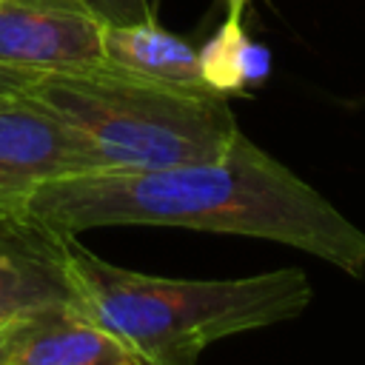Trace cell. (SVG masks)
Masks as SVG:
<instances>
[{"label": "cell", "mask_w": 365, "mask_h": 365, "mask_svg": "<svg viewBox=\"0 0 365 365\" xmlns=\"http://www.w3.org/2000/svg\"><path fill=\"white\" fill-rule=\"evenodd\" d=\"M29 217L60 234L160 225L257 237L365 277V231L242 131L214 160L54 180L31 197Z\"/></svg>", "instance_id": "1"}, {"label": "cell", "mask_w": 365, "mask_h": 365, "mask_svg": "<svg viewBox=\"0 0 365 365\" xmlns=\"http://www.w3.org/2000/svg\"><path fill=\"white\" fill-rule=\"evenodd\" d=\"M63 262L74 308L120 336L143 365H197L200 354L242 331L297 319L314 297L302 268L237 279H171L114 265L66 234Z\"/></svg>", "instance_id": "2"}, {"label": "cell", "mask_w": 365, "mask_h": 365, "mask_svg": "<svg viewBox=\"0 0 365 365\" xmlns=\"http://www.w3.org/2000/svg\"><path fill=\"white\" fill-rule=\"evenodd\" d=\"M94 148L97 168H171L220 157L240 125L225 94L180 88L108 63L43 71L31 86Z\"/></svg>", "instance_id": "3"}, {"label": "cell", "mask_w": 365, "mask_h": 365, "mask_svg": "<svg viewBox=\"0 0 365 365\" xmlns=\"http://www.w3.org/2000/svg\"><path fill=\"white\" fill-rule=\"evenodd\" d=\"M97 171L91 143L31 88H0V217H29L31 197Z\"/></svg>", "instance_id": "4"}, {"label": "cell", "mask_w": 365, "mask_h": 365, "mask_svg": "<svg viewBox=\"0 0 365 365\" xmlns=\"http://www.w3.org/2000/svg\"><path fill=\"white\" fill-rule=\"evenodd\" d=\"M103 29L88 0H0V63L29 71L103 66Z\"/></svg>", "instance_id": "5"}, {"label": "cell", "mask_w": 365, "mask_h": 365, "mask_svg": "<svg viewBox=\"0 0 365 365\" xmlns=\"http://www.w3.org/2000/svg\"><path fill=\"white\" fill-rule=\"evenodd\" d=\"M63 242L66 234L31 217H0V325L48 308H74Z\"/></svg>", "instance_id": "6"}, {"label": "cell", "mask_w": 365, "mask_h": 365, "mask_svg": "<svg viewBox=\"0 0 365 365\" xmlns=\"http://www.w3.org/2000/svg\"><path fill=\"white\" fill-rule=\"evenodd\" d=\"M0 365H143L77 308H48L0 325Z\"/></svg>", "instance_id": "7"}, {"label": "cell", "mask_w": 365, "mask_h": 365, "mask_svg": "<svg viewBox=\"0 0 365 365\" xmlns=\"http://www.w3.org/2000/svg\"><path fill=\"white\" fill-rule=\"evenodd\" d=\"M106 63L148 80L180 88H208L200 71V54L177 34L165 31L154 17L140 23H106Z\"/></svg>", "instance_id": "8"}, {"label": "cell", "mask_w": 365, "mask_h": 365, "mask_svg": "<svg viewBox=\"0 0 365 365\" xmlns=\"http://www.w3.org/2000/svg\"><path fill=\"white\" fill-rule=\"evenodd\" d=\"M202 83L217 94H245L248 88L265 83L271 74V54L265 46L254 43L242 23L225 17L217 34L197 51Z\"/></svg>", "instance_id": "9"}, {"label": "cell", "mask_w": 365, "mask_h": 365, "mask_svg": "<svg viewBox=\"0 0 365 365\" xmlns=\"http://www.w3.org/2000/svg\"><path fill=\"white\" fill-rule=\"evenodd\" d=\"M88 3L103 17V23H140L154 17L148 0H88Z\"/></svg>", "instance_id": "10"}, {"label": "cell", "mask_w": 365, "mask_h": 365, "mask_svg": "<svg viewBox=\"0 0 365 365\" xmlns=\"http://www.w3.org/2000/svg\"><path fill=\"white\" fill-rule=\"evenodd\" d=\"M43 71H29V68H14L0 63V88H31L40 80Z\"/></svg>", "instance_id": "11"}, {"label": "cell", "mask_w": 365, "mask_h": 365, "mask_svg": "<svg viewBox=\"0 0 365 365\" xmlns=\"http://www.w3.org/2000/svg\"><path fill=\"white\" fill-rule=\"evenodd\" d=\"M225 3H228V17L242 20V9H245V3H248V0H225Z\"/></svg>", "instance_id": "12"}]
</instances>
